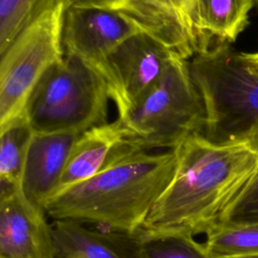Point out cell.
Returning <instances> with one entry per match:
<instances>
[{"mask_svg": "<svg viewBox=\"0 0 258 258\" xmlns=\"http://www.w3.org/2000/svg\"><path fill=\"white\" fill-rule=\"evenodd\" d=\"M173 150L174 174L135 232L139 237L206 235L232 220L258 179V152L248 144H217L192 134Z\"/></svg>", "mask_w": 258, "mask_h": 258, "instance_id": "cell-1", "label": "cell"}, {"mask_svg": "<svg viewBox=\"0 0 258 258\" xmlns=\"http://www.w3.org/2000/svg\"><path fill=\"white\" fill-rule=\"evenodd\" d=\"M176 166L173 149L150 152L120 145L92 178L50 198L43 209L51 220L94 224L135 233L169 184Z\"/></svg>", "mask_w": 258, "mask_h": 258, "instance_id": "cell-2", "label": "cell"}, {"mask_svg": "<svg viewBox=\"0 0 258 258\" xmlns=\"http://www.w3.org/2000/svg\"><path fill=\"white\" fill-rule=\"evenodd\" d=\"M188 68L206 111L202 135L217 144L245 143L258 152V76L230 43L199 51Z\"/></svg>", "mask_w": 258, "mask_h": 258, "instance_id": "cell-3", "label": "cell"}, {"mask_svg": "<svg viewBox=\"0 0 258 258\" xmlns=\"http://www.w3.org/2000/svg\"><path fill=\"white\" fill-rule=\"evenodd\" d=\"M109 98L104 80L94 69L64 55L42 75L24 114L34 134H82L107 123Z\"/></svg>", "mask_w": 258, "mask_h": 258, "instance_id": "cell-4", "label": "cell"}, {"mask_svg": "<svg viewBox=\"0 0 258 258\" xmlns=\"http://www.w3.org/2000/svg\"><path fill=\"white\" fill-rule=\"evenodd\" d=\"M117 119L125 130V143L138 150H170L186 137L202 134L206 111L188 60L175 56L159 82Z\"/></svg>", "mask_w": 258, "mask_h": 258, "instance_id": "cell-5", "label": "cell"}, {"mask_svg": "<svg viewBox=\"0 0 258 258\" xmlns=\"http://www.w3.org/2000/svg\"><path fill=\"white\" fill-rule=\"evenodd\" d=\"M66 7L62 0H41L30 21L0 54V126L23 114L42 75L63 58L61 31Z\"/></svg>", "mask_w": 258, "mask_h": 258, "instance_id": "cell-6", "label": "cell"}, {"mask_svg": "<svg viewBox=\"0 0 258 258\" xmlns=\"http://www.w3.org/2000/svg\"><path fill=\"white\" fill-rule=\"evenodd\" d=\"M175 56L178 55L144 31L128 37L109 53L99 75L117 107L118 116L139 103Z\"/></svg>", "mask_w": 258, "mask_h": 258, "instance_id": "cell-7", "label": "cell"}, {"mask_svg": "<svg viewBox=\"0 0 258 258\" xmlns=\"http://www.w3.org/2000/svg\"><path fill=\"white\" fill-rule=\"evenodd\" d=\"M140 31L110 1L73 4L64 10L61 45L64 55L80 58L99 74L109 53Z\"/></svg>", "mask_w": 258, "mask_h": 258, "instance_id": "cell-8", "label": "cell"}, {"mask_svg": "<svg viewBox=\"0 0 258 258\" xmlns=\"http://www.w3.org/2000/svg\"><path fill=\"white\" fill-rule=\"evenodd\" d=\"M21 187H1L0 258H55L51 223Z\"/></svg>", "mask_w": 258, "mask_h": 258, "instance_id": "cell-9", "label": "cell"}, {"mask_svg": "<svg viewBox=\"0 0 258 258\" xmlns=\"http://www.w3.org/2000/svg\"><path fill=\"white\" fill-rule=\"evenodd\" d=\"M139 28L183 59L200 51L191 23L194 0H111Z\"/></svg>", "mask_w": 258, "mask_h": 258, "instance_id": "cell-10", "label": "cell"}, {"mask_svg": "<svg viewBox=\"0 0 258 258\" xmlns=\"http://www.w3.org/2000/svg\"><path fill=\"white\" fill-rule=\"evenodd\" d=\"M80 135L33 133L21 179V189L33 204L43 208L54 195L71 149Z\"/></svg>", "mask_w": 258, "mask_h": 258, "instance_id": "cell-11", "label": "cell"}, {"mask_svg": "<svg viewBox=\"0 0 258 258\" xmlns=\"http://www.w3.org/2000/svg\"><path fill=\"white\" fill-rule=\"evenodd\" d=\"M123 143L125 130L118 119L83 132L71 149L53 196L95 176Z\"/></svg>", "mask_w": 258, "mask_h": 258, "instance_id": "cell-12", "label": "cell"}, {"mask_svg": "<svg viewBox=\"0 0 258 258\" xmlns=\"http://www.w3.org/2000/svg\"><path fill=\"white\" fill-rule=\"evenodd\" d=\"M51 228L55 258H129L128 233L70 220H52Z\"/></svg>", "mask_w": 258, "mask_h": 258, "instance_id": "cell-13", "label": "cell"}, {"mask_svg": "<svg viewBox=\"0 0 258 258\" xmlns=\"http://www.w3.org/2000/svg\"><path fill=\"white\" fill-rule=\"evenodd\" d=\"M254 6L255 0H194L191 23L200 51L234 42L248 25Z\"/></svg>", "mask_w": 258, "mask_h": 258, "instance_id": "cell-14", "label": "cell"}, {"mask_svg": "<svg viewBox=\"0 0 258 258\" xmlns=\"http://www.w3.org/2000/svg\"><path fill=\"white\" fill-rule=\"evenodd\" d=\"M32 135L24 112L0 126L1 187H21L25 158Z\"/></svg>", "mask_w": 258, "mask_h": 258, "instance_id": "cell-15", "label": "cell"}, {"mask_svg": "<svg viewBox=\"0 0 258 258\" xmlns=\"http://www.w3.org/2000/svg\"><path fill=\"white\" fill-rule=\"evenodd\" d=\"M205 236L213 258H258V221L230 220Z\"/></svg>", "mask_w": 258, "mask_h": 258, "instance_id": "cell-16", "label": "cell"}, {"mask_svg": "<svg viewBox=\"0 0 258 258\" xmlns=\"http://www.w3.org/2000/svg\"><path fill=\"white\" fill-rule=\"evenodd\" d=\"M128 248L131 258H213L204 243L185 236L142 238L132 233Z\"/></svg>", "mask_w": 258, "mask_h": 258, "instance_id": "cell-17", "label": "cell"}, {"mask_svg": "<svg viewBox=\"0 0 258 258\" xmlns=\"http://www.w3.org/2000/svg\"><path fill=\"white\" fill-rule=\"evenodd\" d=\"M41 0H0V54H2L18 33L33 16ZM67 6L81 3L109 2L111 0H62Z\"/></svg>", "mask_w": 258, "mask_h": 258, "instance_id": "cell-18", "label": "cell"}, {"mask_svg": "<svg viewBox=\"0 0 258 258\" xmlns=\"http://www.w3.org/2000/svg\"><path fill=\"white\" fill-rule=\"evenodd\" d=\"M232 220L258 221V179L237 208Z\"/></svg>", "mask_w": 258, "mask_h": 258, "instance_id": "cell-19", "label": "cell"}, {"mask_svg": "<svg viewBox=\"0 0 258 258\" xmlns=\"http://www.w3.org/2000/svg\"><path fill=\"white\" fill-rule=\"evenodd\" d=\"M239 56L247 69L258 76V51L239 52Z\"/></svg>", "mask_w": 258, "mask_h": 258, "instance_id": "cell-20", "label": "cell"}, {"mask_svg": "<svg viewBox=\"0 0 258 258\" xmlns=\"http://www.w3.org/2000/svg\"><path fill=\"white\" fill-rule=\"evenodd\" d=\"M255 6L258 8V0H255Z\"/></svg>", "mask_w": 258, "mask_h": 258, "instance_id": "cell-21", "label": "cell"}]
</instances>
